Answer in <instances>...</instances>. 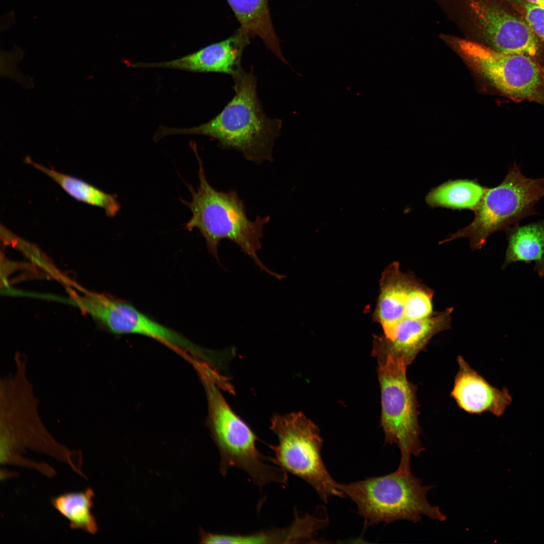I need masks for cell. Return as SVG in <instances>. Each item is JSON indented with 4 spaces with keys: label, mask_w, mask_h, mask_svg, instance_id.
Returning <instances> with one entry per match:
<instances>
[{
    "label": "cell",
    "mask_w": 544,
    "mask_h": 544,
    "mask_svg": "<svg viewBox=\"0 0 544 544\" xmlns=\"http://www.w3.org/2000/svg\"><path fill=\"white\" fill-rule=\"evenodd\" d=\"M234 81L235 94L221 112L209 121L191 128L160 126L154 135L159 141L171 134H200L212 138L223 149L240 152L256 163L273 160L274 142L282 120L270 118L263 111L256 92L253 69L244 71Z\"/></svg>",
    "instance_id": "7a4b0ae2"
},
{
    "label": "cell",
    "mask_w": 544,
    "mask_h": 544,
    "mask_svg": "<svg viewBox=\"0 0 544 544\" xmlns=\"http://www.w3.org/2000/svg\"><path fill=\"white\" fill-rule=\"evenodd\" d=\"M94 491L88 488L83 491L64 492L51 499L53 507L69 521L73 530H81L95 534L98 525L92 509L94 503Z\"/></svg>",
    "instance_id": "d6986e66"
},
{
    "label": "cell",
    "mask_w": 544,
    "mask_h": 544,
    "mask_svg": "<svg viewBox=\"0 0 544 544\" xmlns=\"http://www.w3.org/2000/svg\"><path fill=\"white\" fill-rule=\"evenodd\" d=\"M507 248L501 266L505 269L516 262H534V270L544 277V222L516 225L506 231Z\"/></svg>",
    "instance_id": "2e32d148"
},
{
    "label": "cell",
    "mask_w": 544,
    "mask_h": 544,
    "mask_svg": "<svg viewBox=\"0 0 544 544\" xmlns=\"http://www.w3.org/2000/svg\"><path fill=\"white\" fill-rule=\"evenodd\" d=\"M467 64L495 87L516 99L532 98L542 83L538 65L524 55L498 51L479 42L442 35Z\"/></svg>",
    "instance_id": "8fae6325"
},
{
    "label": "cell",
    "mask_w": 544,
    "mask_h": 544,
    "mask_svg": "<svg viewBox=\"0 0 544 544\" xmlns=\"http://www.w3.org/2000/svg\"><path fill=\"white\" fill-rule=\"evenodd\" d=\"M543 196L544 177H527L514 162L500 184L487 188L471 223L439 243L467 238L472 250L480 249L494 233L506 231L521 219L536 214L534 207Z\"/></svg>",
    "instance_id": "52a82bcc"
},
{
    "label": "cell",
    "mask_w": 544,
    "mask_h": 544,
    "mask_svg": "<svg viewBox=\"0 0 544 544\" xmlns=\"http://www.w3.org/2000/svg\"><path fill=\"white\" fill-rule=\"evenodd\" d=\"M193 149L198 164L199 185L197 189L188 185L191 195L190 201L181 199L192 214L184 228L189 231L197 229L205 240L209 251L217 259L219 260L220 242L228 239L235 243L261 270L278 279H282L283 276L268 268L257 255L262 246L264 227L269 222L270 217L257 216L254 220H250L244 201L237 191L225 192L213 188L207 180L196 148Z\"/></svg>",
    "instance_id": "3957f363"
},
{
    "label": "cell",
    "mask_w": 544,
    "mask_h": 544,
    "mask_svg": "<svg viewBox=\"0 0 544 544\" xmlns=\"http://www.w3.org/2000/svg\"><path fill=\"white\" fill-rule=\"evenodd\" d=\"M250 36L239 28L228 38L211 44L176 59L154 63L137 62L134 67H161L198 73H220L233 79L244 71L241 66L244 48Z\"/></svg>",
    "instance_id": "4fadbf2b"
},
{
    "label": "cell",
    "mask_w": 544,
    "mask_h": 544,
    "mask_svg": "<svg viewBox=\"0 0 544 544\" xmlns=\"http://www.w3.org/2000/svg\"><path fill=\"white\" fill-rule=\"evenodd\" d=\"M19 384L6 385L11 394L4 387L1 389V409L0 423V463L1 465H16L37 470L45 476L49 475L52 467L45 462H36L23 457L27 449L50 456L67 463L76 473H80L83 464V454L80 450H71L57 442L46 429L38 414L32 419L25 416L35 400L33 394L23 391Z\"/></svg>",
    "instance_id": "277c9868"
},
{
    "label": "cell",
    "mask_w": 544,
    "mask_h": 544,
    "mask_svg": "<svg viewBox=\"0 0 544 544\" xmlns=\"http://www.w3.org/2000/svg\"><path fill=\"white\" fill-rule=\"evenodd\" d=\"M434 291L398 262L383 271L373 318L382 333L377 335L387 348L414 360L436 334L451 328L452 307L434 310Z\"/></svg>",
    "instance_id": "6da1fadb"
},
{
    "label": "cell",
    "mask_w": 544,
    "mask_h": 544,
    "mask_svg": "<svg viewBox=\"0 0 544 544\" xmlns=\"http://www.w3.org/2000/svg\"><path fill=\"white\" fill-rule=\"evenodd\" d=\"M314 532L313 523L306 515L295 516V520L289 527L271 529L249 534H229L209 532L205 539L208 543H286L311 542Z\"/></svg>",
    "instance_id": "e0dca14e"
},
{
    "label": "cell",
    "mask_w": 544,
    "mask_h": 544,
    "mask_svg": "<svg viewBox=\"0 0 544 544\" xmlns=\"http://www.w3.org/2000/svg\"><path fill=\"white\" fill-rule=\"evenodd\" d=\"M487 189L472 180L449 181L432 189L426 201L432 207L474 211Z\"/></svg>",
    "instance_id": "ffe728a7"
},
{
    "label": "cell",
    "mask_w": 544,
    "mask_h": 544,
    "mask_svg": "<svg viewBox=\"0 0 544 544\" xmlns=\"http://www.w3.org/2000/svg\"><path fill=\"white\" fill-rule=\"evenodd\" d=\"M541 74L542 80L544 82V66H538Z\"/></svg>",
    "instance_id": "603a6c76"
},
{
    "label": "cell",
    "mask_w": 544,
    "mask_h": 544,
    "mask_svg": "<svg viewBox=\"0 0 544 544\" xmlns=\"http://www.w3.org/2000/svg\"><path fill=\"white\" fill-rule=\"evenodd\" d=\"M501 1L519 15L544 44V8L524 0Z\"/></svg>",
    "instance_id": "44dd1931"
},
{
    "label": "cell",
    "mask_w": 544,
    "mask_h": 544,
    "mask_svg": "<svg viewBox=\"0 0 544 544\" xmlns=\"http://www.w3.org/2000/svg\"><path fill=\"white\" fill-rule=\"evenodd\" d=\"M226 1L240 24L239 28L251 38H260L278 58L288 64L273 26L268 0Z\"/></svg>",
    "instance_id": "9a60e30c"
},
{
    "label": "cell",
    "mask_w": 544,
    "mask_h": 544,
    "mask_svg": "<svg viewBox=\"0 0 544 544\" xmlns=\"http://www.w3.org/2000/svg\"><path fill=\"white\" fill-rule=\"evenodd\" d=\"M457 361L458 370L451 395L458 406L471 414L503 415L512 401L508 391L491 385L462 356H458Z\"/></svg>",
    "instance_id": "5bb4252c"
},
{
    "label": "cell",
    "mask_w": 544,
    "mask_h": 544,
    "mask_svg": "<svg viewBox=\"0 0 544 544\" xmlns=\"http://www.w3.org/2000/svg\"><path fill=\"white\" fill-rule=\"evenodd\" d=\"M337 488L357 505L366 525L405 520L416 523L422 516L443 521L440 508L430 504L427 494L432 488L424 486L411 472L395 471L348 484Z\"/></svg>",
    "instance_id": "5b68a950"
},
{
    "label": "cell",
    "mask_w": 544,
    "mask_h": 544,
    "mask_svg": "<svg viewBox=\"0 0 544 544\" xmlns=\"http://www.w3.org/2000/svg\"><path fill=\"white\" fill-rule=\"evenodd\" d=\"M270 429L278 444L267 445L275 455L269 461L304 480L325 502L332 496L345 497L323 461L319 429L303 413L275 415Z\"/></svg>",
    "instance_id": "9c48e42d"
},
{
    "label": "cell",
    "mask_w": 544,
    "mask_h": 544,
    "mask_svg": "<svg viewBox=\"0 0 544 544\" xmlns=\"http://www.w3.org/2000/svg\"><path fill=\"white\" fill-rule=\"evenodd\" d=\"M526 2L537 5L544 8V0H524Z\"/></svg>",
    "instance_id": "7402d4cb"
},
{
    "label": "cell",
    "mask_w": 544,
    "mask_h": 544,
    "mask_svg": "<svg viewBox=\"0 0 544 544\" xmlns=\"http://www.w3.org/2000/svg\"><path fill=\"white\" fill-rule=\"evenodd\" d=\"M203 375L209 401V426L220 456V473L225 476L231 468L236 467L260 488L272 483L287 484L288 473L277 465L265 463L269 457L257 449L258 437L231 410L217 386L215 375L208 369Z\"/></svg>",
    "instance_id": "8992f818"
},
{
    "label": "cell",
    "mask_w": 544,
    "mask_h": 544,
    "mask_svg": "<svg viewBox=\"0 0 544 544\" xmlns=\"http://www.w3.org/2000/svg\"><path fill=\"white\" fill-rule=\"evenodd\" d=\"M78 303L102 326L113 334L144 335L194 355L200 356L203 352L180 333L151 318L126 301L105 294H90L79 298Z\"/></svg>",
    "instance_id": "7c38bea8"
},
{
    "label": "cell",
    "mask_w": 544,
    "mask_h": 544,
    "mask_svg": "<svg viewBox=\"0 0 544 544\" xmlns=\"http://www.w3.org/2000/svg\"><path fill=\"white\" fill-rule=\"evenodd\" d=\"M378 375L381 390V425L386 443L395 444L400 452L397 470L409 472L410 458L424 450L420 440L416 386L409 381L407 365L391 354H379Z\"/></svg>",
    "instance_id": "ba28073f"
},
{
    "label": "cell",
    "mask_w": 544,
    "mask_h": 544,
    "mask_svg": "<svg viewBox=\"0 0 544 544\" xmlns=\"http://www.w3.org/2000/svg\"><path fill=\"white\" fill-rule=\"evenodd\" d=\"M25 161L49 177L71 197L103 209L108 217L115 216L120 210L121 206L116 194L106 193L82 179L44 166L30 157H26Z\"/></svg>",
    "instance_id": "ac0fdd59"
},
{
    "label": "cell",
    "mask_w": 544,
    "mask_h": 544,
    "mask_svg": "<svg viewBox=\"0 0 544 544\" xmlns=\"http://www.w3.org/2000/svg\"><path fill=\"white\" fill-rule=\"evenodd\" d=\"M459 21L498 51L536 55L538 39L524 19L501 0H454Z\"/></svg>",
    "instance_id": "30bf717a"
}]
</instances>
